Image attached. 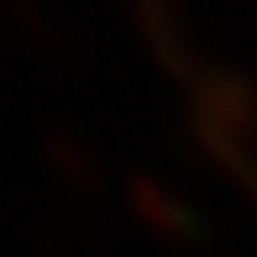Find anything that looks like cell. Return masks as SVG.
<instances>
[{
  "instance_id": "1",
  "label": "cell",
  "mask_w": 257,
  "mask_h": 257,
  "mask_svg": "<svg viewBox=\"0 0 257 257\" xmlns=\"http://www.w3.org/2000/svg\"><path fill=\"white\" fill-rule=\"evenodd\" d=\"M205 126L226 147H241L257 137V89L247 79H210L205 84Z\"/></svg>"
},
{
  "instance_id": "2",
  "label": "cell",
  "mask_w": 257,
  "mask_h": 257,
  "mask_svg": "<svg viewBox=\"0 0 257 257\" xmlns=\"http://www.w3.org/2000/svg\"><path fill=\"white\" fill-rule=\"evenodd\" d=\"M132 205H137V215H142L153 231H163V236H189V231H194L189 205H184L173 189H163V184L137 179V184H132Z\"/></svg>"
}]
</instances>
